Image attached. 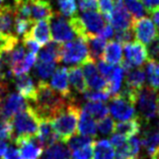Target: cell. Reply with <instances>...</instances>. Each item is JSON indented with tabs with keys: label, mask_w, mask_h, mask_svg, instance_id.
<instances>
[{
	"label": "cell",
	"mask_w": 159,
	"mask_h": 159,
	"mask_svg": "<svg viewBox=\"0 0 159 159\" xmlns=\"http://www.w3.org/2000/svg\"><path fill=\"white\" fill-rule=\"evenodd\" d=\"M8 92V86L5 81L0 80V104H1L2 99L5 98V95Z\"/></svg>",
	"instance_id": "681fc988"
},
{
	"label": "cell",
	"mask_w": 159,
	"mask_h": 159,
	"mask_svg": "<svg viewBox=\"0 0 159 159\" xmlns=\"http://www.w3.org/2000/svg\"><path fill=\"white\" fill-rule=\"evenodd\" d=\"M0 54H1V47H0Z\"/></svg>",
	"instance_id": "6f0895ef"
},
{
	"label": "cell",
	"mask_w": 159,
	"mask_h": 159,
	"mask_svg": "<svg viewBox=\"0 0 159 159\" xmlns=\"http://www.w3.org/2000/svg\"><path fill=\"white\" fill-rule=\"evenodd\" d=\"M141 130V122L137 116L133 119L122 121L115 126V132L125 136L126 138H131L138 135Z\"/></svg>",
	"instance_id": "484cf974"
},
{
	"label": "cell",
	"mask_w": 159,
	"mask_h": 159,
	"mask_svg": "<svg viewBox=\"0 0 159 159\" xmlns=\"http://www.w3.org/2000/svg\"><path fill=\"white\" fill-rule=\"evenodd\" d=\"M2 1H3V0H0V5H1V3H2Z\"/></svg>",
	"instance_id": "9f6ffc18"
},
{
	"label": "cell",
	"mask_w": 159,
	"mask_h": 159,
	"mask_svg": "<svg viewBox=\"0 0 159 159\" xmlns=\"http://www.w3.org/2000/svg\"><path fill=\"white\" fill-rule=\"evenodd\" d=\"M30 19L33 22L43 19H51L54 15V11L48 0H29Z\"/></svg>",
	"instance_id": "9a60e30c"
},
{
	"label": "cell",
	"mask_w": 159,
	"mask_h": 159,
	"mask_svg": "<svg viewBox=\"0 0 159 159\" xmlns=\"http://www.w3.org/2000/svg\"><path fill=\"white\" fill-rule=\"evenodd\" d=\"M98 36H100L102 38L106 39V40H108V39H111L112 37L115 36V33H114V28L107 22L106 25L103 26V29L102 30V32L98 34Z\"/></svg>",
	"instance_id": "c3c4849f"
},
{
	"label": "cell",
	"mask_w": 159,
	"mask_h": 159,
	"mask_svg": "<svg viewBox=\"0 0 159 159\" xmlns=\"http://www.w3.org/2000/svg\"><path fill=\"white\" fill-rule=\"evenodd\" d=\"M132 30H133L134 38L136 40L144 45H149L158 36L154 22L152 19L147 16L134 19L133 25H132Z\"/></svg>",
	"instance_id": "ba28073f"
},
{
	"label": "cell",
	"mask_w": 159,
	"mask_h": 159,
	"mask_svg": "<svg viewBox=\"0 0 159 159\" xmlns=\"http://www.w3.org/2000/svg\"><path fill=\"white\" fill-rule=\"evenodd\" d=\"M150 14L152 15L153 21H154V24L156 25L157 30H158V32H159V8L156 9V10H154V11H152V12H151Z\"/></svg>",
	"instance_id": "f907efd6"
},
{
	"label": "cell",
	"mask_w": 159,
	"mask_h": 159,
	"mask_svg": "<svg viewBox=\"0 0 159 159\" xmlns=\"http://www.w3.org/2000/svg\"><path fill=\"white\" fill-rule=\"evenodd\" d=\"M157 100H158V91H156L149 85H144L138 91L136 106L138 107L139 116L137 117L146 123L150 122L157 117Z\"/></svg>",
	"instance_id": "277c9868"
},
{
	"label": "cell",
	"mask_w": 159,
	"mask_h": 159,
	"mask_svg": "<svg viewBox=\"0 0 159 159\" xmlns=\"http://www.w3.org/2000/svg\"><path fill=\"white\" fill-rule=\"evenodd\" d=\"M52 39L57 43H67L75 40L76 34L72 30L69 21L59 12H54L53 17L50 19Z\"/></svg>",
	"instance_id": "52a82bcc"
},
{
	"label": "cell",
	"mask_w": 159,
	"mask_h": 159,
	"mask_svg": "<svg viewBox=\"0 0 159 159\" xmlns=\"http://www.w3.org/2000/svg\"><path fill=\"white\" fill-rule=\"evenodd\" d=\"M36 140L43 149L47 148L57 141H60L51 125V121L41 120Z\"/></svg>",
	"instance_id": "ac0fdd59"
},
{
	"label": "cell",
	"mask_w": 159,
	"mask_h": 159,
	"mask_svg": "<svg viewBox=\"0 0 159 159\" xmlns=\"http://www.w3.org/2000/svg\"><path fill=\"white\" fill-rule=\"evenodd\" d=\"M80 111V107L73 102L51 120V125L60 141L66 143L77 133Z\"/></svg>",
	"instance_id": "7a4b0ae2"
},
{
	"label": "cell",
	"mask_w": 159,
	"mask_h": 159,
	"mask_svg": "<svg viewBox=\"0 0 159 159\" xmlns=\"http://www.w3.org/2000/svg\"><path fill=\"white\" fill-rule=\"evenodd\" d=\"M29 104L19 93L6 94L0 104V118L10 121L14 115L25 110Z\"/></svg>",
	"instance_id": "8fae6325"
},
{
	"label": "cell",
	"mask_w": 159,
	"mask_h": 159,
	"mask_svg": "<svg viewBox=\"0 0 159 159\" xmlns=\"http://www.w3.org/2000/svg\"><path fill=\"white\" fill-rule=\"evenodd\" d=\"M13 130L11 122L0 118V141H7L12 139Z\"/></svg>",
	"instance_id": "ab89813d"
},
{
	"label": "cell",
	"mask_w": 159,
	"mask_h": 159,
	"mask_svg": "<svg viewBox=\"0 0 159 159\" xmlns=\"http://www.w3.org/2000/svg\"><path fill=\"white\" fill-rule=\"evenodd\" d=\"M88 58L90 57L88 54L86 41L83 39L77 38L75 40L62 45L61 61H63L65 64L81 65Z\"/></svg>",
	"instance_id": "5b68a950"
},
{
	"label": "cell",
	"mask_w": 159,
	"mask_h": 159,
	"mask_svg": "<svg viewBox=\"0 0 159 159\" xmlns=\"http://www.w3.org/2000/svg\"><path fill=\"white\" fill-rule=\"evenodd\" d=\"M2 159H21L20 153H19V150L16 147L10 146L7 148L5 154L3 155Z\"/></svg>",
	"instance_id": "7dc6e473"
},
{
	"label": "cell",
	"mask_w": 159,
	"mask_h": 159,
	"mask_svg": "<svg viewBox=\"0 0 159 159\" xmlns=\"http://www.w3.org/2000/svg\"><path fill=\"white\" fill-rule=\"evenodd\" d=\"M51 86L65 98H73L68 81V69L66 67H60L54 71L52 74Z\"/></svg>",
	"instance_id": "2e32d148"
},
{
	"label": "cell",
	"mask_w": 159,
	"mask_h": 159,
	"mask_svg": "<svg viewBox=\"0 0 159 159\" xmlns=\"http://www.w3.org/2000/svg\"><path fill=\"white\" fill-rule=\"evenodd\" d=\"M68 81L69 84H71V86L78 93L84 94L88 90L87 83L85 81L80 66H74L68 69Z\"/></svg>",
	"instance_id": "83f0119b"
},
{
	"label": "cell",
	"mask_w": 159,
	"mask_h": 159,
	"mask_svg": "<svg viewBox=\"0 0 159 159\" xmlns=\"http://www.w3.org/2000/svg\"><path fill=\"white\" fill-rule=\"evenodd\" d=\"M157 110H158V114H159V93H158V100H157Z\"/></svg>",
	"instance_id": "11a10c76"
},
{
	"label": "cell",
	"mask_w": 159,
	"mask_h": 159,
	"mask_svg": "<svg viewBox=\"0 0 159 159\" xmlns=\"http://www.w3.org/2000/svg\"><path fill=\"white\" fill-rule=\"evenodd\" d=\"M87 34H98L106 25V18L96 11H86L80 16Z\"/></svg>",
	"instance_id": "5bb4252c"
},
{
	"label": "cell",
	"mask_w": 159,
	"mask_h": 159,
	"mask_svg": "<svg viewBox=\"0 0 159 159\" xmlns=\"http://www.w3.org/2000/svg\"><path fill=\"white\" fill-rule=\"evenodd\" d=\"M79 8L82 12L98 9V0H78Z\"/></svg>",
	"instance_id": "ee69618b"
},
{
	"label": "cell",
	"mask_w": 159,
	"mask_h": 159,
	"mask_svg": "<svg viewBox=\"0 0 159 159\" xmlns=\"http://www.w3.org/2000/svg\"><path fill=\"white\" fill-rule=\"evenodd\" d=\"M25 36L32 38L40 46H45L46 44H48L52 39L50 20L49 19H43V20L34 22L30 32Z\"/></svg>",
	"instance_id": "4fadbf2b"
},
{
	"label": "cell",
	"mask_w": 159,
	"mask_h": 159,
	"mask_svg": "<svg viewBox=\"0 0 159 159\" xmlns=\"http://www.w3.org/2000/svg\"><path fill=\"white\" fill-rule=\"evenodd\" d=\"M93 147L94 142L82 147V148L72 151L71 156L73 159H92V156H93Z\"/></svg>",
	"instance_id": "f35d334b"
},
{
	"label": "cell",
	"mask_w": 159,
	"mask_h": 159,
	"mask_svg": "<svg viewBox=\"0 0 159 159\" xmlns=\"http://www.w3.org/2000/svg\"><path fill=\"white\" fill-rule=\"evenodd\" d=\"M5 37H7V36H3V34H2V33L0 32V41H2L3 39H4Z\"/></svg>",
	"instance_id": "db71d44e"
},
{
	"label": "cell",
	"mask_w": 159,
	"mask_h": 159,
	"mask_svg": "<svg viewBox=\"0 0 159 159\" xmlns=\"http://www.w3.org/2000/svg\"><path fill=\"white\" fill-rule=\"evenodd\" d=\"M124 5L134 19L145 16L146 10L140 0H124Z\"/></svg>",
	"instance_id": "836d02e7"
},
{
	"label": "cell",
	"mask_w": 159,
	"mask_h": 159,
	"mask_svg": "<svg viewBox=\"0 0 159 159\" xmlns=\"http://www.w3.org/2000/svg\"><path fill=\"white\" fill-rule=\"evenodd\" d=\"M14 22L15 15L13 7L9 4L0 5V32L3 36H15Z\"/></svg>",
	"instance_id": "ffe728a7"
},
{
	"label": "cell",
	"mask_w": 159,
	"mask_h": 159,
	"mask_svg": "<svg viewBox=\"0 0 159 159\" xmlns=\"http://www.w3.org/2000/svg\"><path fill=\"white\" fill-rule=\"evenodd\" d=\"M84 98L88 102H107L111 98V95L106 90H87L84 93Z\"/></svg>",
	"instance_id": "74e56055"
},
{
	"label": "cell",
	"mask_w": 159,
	"mask_h": 159,
	"mask_svg": "<svg viewBox=\"0 0 159 159\" xmlns=\"http://www.w3.org/2000/svg\"><path fill=\"white\" fill-rule=\"evenodd\" d=\"M10 122L12 125V139L14 141L18 140V139L36 137L41 120L33 107L28 106L25 110L14 115Z\"/></svg>",
	"instance_id": "3957f363"
},
{
	"label": "cell",
	"mask_w": 159,
	"mask_h": 159,
	"mask_svg": "<svg viewBox=\"0 0 159 159\" xmlns=\"http://www.w3.org/2000/svg\"><path fill=\"white\" fill-rule=\"evenodd\" d=\"M61 51L62 44L57 42L48 43L44 46L40 53H39V61L43 62H54L60 63L61 62Z\"/></svg>",
	"instance_id": "d4e9b609"
},
{
	"label": "cell",
	"mask_w": 159,
	"mask_h": 159,
	"mask_svg": "<svg viewBox=\"0 0 159 159\" xmlns=\"http://www.w3.org/2000/svg\"><path fill=\"white\" fill-rule=\"evenodd\" d=\"M80 68L82 70L85 81L87 83V86L90 87L92 90H106L107 82L98 73V67L95 65V61L90 58H88L86 61H84L80 65Z\"/></svg>",
	"instance_id": "30bf717a"
},
{
	"label": "cell",
	"mask_w": 159,
	"mask_h": 159,
	"mask_svg": "<svg viewBox=\"0 0 159 159\" xmlns=\"http://www.w3.org/2000/svg\"><path fill=\"white\" fill-rule=\"evenodd\" d=\"M115 149L108 140H100L94 142L93 156L92 159H114Z\"/></svg>",
	"instance_id": "f546056e"
},
{
	"label": "cell",
	"mask_w": 159,
	"mask_h": 159,
	"mask_svg": "<svg viewBox=\"0 0 159 159\" xmlns=\"http://www.w3.org/2000/svg\"><path fill=\"white\" fill-rule=\"evenodd\" d=\"M116 40L121 45H125L127 43L132 42V39L134 38V34L132 29L125 30H118L115 34Z\"/></svg>",
	"instance_id": "b9f144b4"
},
{
	"label": "cell",
	"mask_w": 159,
	"mask_h": 159,
	"mask_svg": "<svg viewBox=\"0 0 159 159\" xmlns=\"http://www.w3.org/2000/svg\"><path fill=\"white\" fill-rule=\"evenodd\" d=\"M77 132L80 135L89 136V137H94L96 135V132H98L95 119H93L90 115L87 114L83 110L80 111L78 125H77Z\"/></svg>",
	"instance_id": "4316f807"
},
{
	"label": "cell",
	"mask_w": 159,
	"mask_h": 159,
	"mask_svg": "<svg viewBox=\"0 0 159 159\" xmlns=\"http://www.w3.org/2000/svg\"><path fill=\"white\" fill-rule=\"evenodd\" d=\"M86 45L88 49V54L90 59L93 61H98L102 58L104 48L107 45V40L98 34H87Z\"/></svg>",
	"instance_id": "603a6c76"
},
{
	"label": "cell",
	"mask_w": 159,
	"mask_h": 159,
	"mask_svg": "<svg viewBox=\"0 0 159 159\" xmlns=\"http://www.w3.org/2000/svg\"><path fill=\"white\" fill-rule=\"evenodd\" d=\"M107 21L112 28L118 30H125L132 29L134 18L127 10L125 5L116 6L110 16L107 17Z\"/></svg>",
	"instance_id": "7c38bea8"
},
{
	"label": "cell",
	"mask_w": 159,
	"mask_h": 159,
	"mask_svg": "<svg viewBox=\"0 0 159 159\" xmlns=\"http://www.w3.org/2000/svg\"><path fill=\"white\" fill-rule=\"evenodd\" d=\"M146 73L142 67H133L126 71L125 87L133 91H139L145 85Z\"/></svg>",
	"instance_id": "7402d4cb"
},
{
	"label": "cell",
	"mask_w": 159,
	"mask_h": 159,
	"mask_svg": "<svg viewBox=\"0 0 159 159\" xmlns=\"http://www.w3.org/2000/svg\"><path fill=\"white\" fill-rule=\"evenodd\" d=\"M60 7V13L65 17L74 16L77 12V5L75 0H58Z\"/></svg>",
	"instance_id": "d590c367"
},
{
	"label": "cell",
	"mask_w": 159,
	"mask_h": 159,
	"mask_svg": "<svg viewBox=\"0 0 159 159\" xmlns=\"http://www.w3.org/2000/svg\"><path fill=\"white\" fill-rule=\"evenodd\" d=\"M114 8L115 5L112 0H98V9L99 10L100 14L106 18V20L111 15Z\"/></svg>",
	"instance_id": "60d3db41"
},
{
	"label": "cell",
	"mask_w": 159,
	"mask_h": 159,
	"mask_svg": "<svg viewBox=\"0 0 159 159\" xmlns=\"http://www.w3.org/2000/svg\"><path fill=\"white\" fill-rule=\"evenodd\" d=\"M140 141L141 145L145 147L148 154L152 156L159 149V122L144 132V135Z\"/></svg>",
	"instance_id": "cb8c5ba5"
},
{
	"label": "cell",
	"mask_w": 159,
	"mask_h": 159,
	"mask_svg": "<svg viewBox=\"0 0 159 159\" xmlns=\"http://www.w3.org/2000/svg\"><path fill=\"white\" fill-rule=\"evenodd\" d=\"M22 43H24L25 49L28 50V52L34 53V54H37L39 52V49H40V45H39L34 40H33L32 38H30L28 36L22 37Z\"/></svg>",
	"instance_id": "7bdbcfd3"
},
{
	"label": "cell",
	"mask_w": 159,
	"mask_h": 159,
	"mask_svg": "<svg viewBox=\"0 0 159 159\" xmlns=\"http://www.w3.org/2000/svg\"><path fill=\"white\" fill-rule=\"evenodd\" d=\"M151 157H152V159H159V149H158V150L156 151V152H155Z\"/></svg>",
	"instance_id": "f5cc1de1"
},
{
	"label": "cell",
	"mask_w": 159,
	"mask_h": 159,
	"mask_svg": "<svg viewBox=\"0 0 159 159\" xmlns=\"http://www.w3.org/2000/svg\"><path fill=\"white\" fill-rule=\"evenodd\" d=\"M108 111L119 121H127L136 117V102L120 91L118 94L111 96Z\"/></svg>",
	"instance_id": "8992f818"
},
{
	"label": "cell",
	"mask_w": 159,
	"mask_h": 159,
	"mask_svg": "<svg viewBox=\"0 0 159 159\" xmlns=\"http://www.w3.org/2000/svg\"><path fill=\"white\" fill-rule=\"evenodd\" d=\"M115 126L116 123L110 116H107V117L98 120V123L96 124V128L102 135H110L114 133Z\"/></svg>",
	"instance_id": "8d00e7d4"
},
{
	"label": "cell",
	"mask_w": 159,
	"mask_h": 159,
	"mask_svg": "<svg viewBox=\"0 0 159 159\" xmlns=\"http://www.w3.org/2000/svg\"><path fill=\"white\" fill-rule=\"evenodd\" d=\"M75 102V98H65L49 83L44 80H40L37 86V91L33 100V108L36 111L40 120H51L56 117L61 111L68 106L70 102Z\"/></svg>",
	"instance_id": "6da1fadb"
},
{
	"label": "cell",
	"mask_w": 159,
	"mask_h": 159,
	"mask_svg": "<svg viewBox=\"0 0 159 159\" xmlns=\"http://www.w3.org/2000/svg\"><path fill=\"white\" fill-rule=\"evenodd\" d=\"M93 142L94 141L92 140V138L89 137V136L80 135V136H73V137H71L66 143H68V147H69V149H70V151H74L76 149L82 148L84 146L91 144V143H93Z\"/></svg>",
	"instance_id": "e575fe53"
},
{
	"label": "cell",
	"mask_w": 159,
	"mask_h": 159,
	"mask_svg": "<svg viewBox=\"0 0 159 159\" xmlns=\"http://www.w3.org/2000/svg\"><path fill=\"white\" fill-rule=\"evenodd\" d=\"M36 65V74L41 80L48 79L50 76H52L56 69L57 63L54 62H43L38 61L34 63Z\"/></svg>",
	"instance_id": "d6a6232c"
},
{
	"label": "cell",
	"mask_w": 159,
	"mask_h": 159,
	"mask_svg": "<svg viewBox=\"0 0 159 159\" xmlns=\"http://www.w3.org/2000/svg\"><path fill=\"white\" fill-rule=\"evenodd\" d=\"M125 61L132 67H142L149 60L148 49L140 42H129L124 46Z\"/></svg>",
	"instance_id": "9c48e42d"
},
{
	"label": "cell",
	"mask_w": 159,
	"mask_h": 159,
	"mask_svg": "<svg viewBox=\"0 0 159 159\" xmlns=\"http://www.w3.org/2000/svg\"><path fill=\"white\" fill-rule=\"evenodd\" d=\"M14 144L17 146L21 159H38L43 151V148L36 140V137L14 140Z\"/></svg>",
	"instance_id": "e0dca14e"
},
{
	"label": "cell",
	"mask_w": 159,
	"mask_h": 159,
	"mask_svg": "<svg viewBox=\"0 0 159 159\" xmlns=\"http://www.w3.org/2000/svg\"><path fill=\"white\" fill-rule=\"evenodd\" d=\"M91 116L93 119L100 120L108 115V107L104 102H87L82 108Z\"/></svg>",
	"instance_id": "4dcf8cb0"
},
{
	"label": "cell",
	"mask_w": 159,
	"mask_h": 159,
	"mask_svg": "<svg viewBox=\"0 0 159 159\" xmlns=\"http://www.w3.org/2000/svg\"><path fill=\"white\" fill-rule=\"evenodd\" d=\"M71 151L65 142L57 141L47 148L43 149L38 159H70Z\"/></svg>",
	"instance_id": "44dd1931"
},
{
	"label": "cell",
	"mask_w": 159,
	"mask_h": 159,
	"mask_svg": "<svg viewBox=\"0 0 159 159\" xmlns=\"http://www.w3.org/2000/svg\"><path fill=\"white\" fill-rule=\"evenodd\" d=\"M140 2L144 6L146 12L148 13L159 8V0H140Z\"/></svg>",
	"instance_id": "bcb514c9"
},
{
	"label": "cell",
	"mask_w": 159,
	"mask_h": 159,
	"mask_svg": "<svg viewBox=\"0 0 159 159\" xmlns=\"http://www.w3.org/2000/svg\"><path fill=\"white\" fill-rule=\"evenodd\" d=\"M7 148H8V145L5 141H0V158L3 157V155L5 154Z\"/></svg>",
	"instance_id": "816d5d0a"
},
{
	"label": "cell",
	"mask_w": 159,
	"mask_h": 159,
	"mask_svg": "<svg viewBox=\"0 0 159 159\" xmlns=\"http://www.w3.org/2000/svg\"><path fill=\"white\" fill-rule=\"evenodd\" d=\"M146 74L148 79L149 86L159 90V62L149 59L146 63Z\"/></svg>",
	"instance_id": "1f68e13d"
},
{
	"label": "cell",
	"mask_w": 159,
	"mask_h": 159,
	"mask_svg": "<svg viewBox=\"0 0 159 159\" xmlns=\"http://www.w3.org/2000/svg\"><path fill=\"white\" fill-rule=\"evenodd\" d=\"M103 60L111 65H120L123 61V47L117 41H111L106 45Z\"/></svg>",
	"instance_id": "f1b7e54d"
},
{
	"label": "cell",
	"mask_w": 159,
	"mask_h": 159,
	"mask_svg": "<svg viewBox=\"0 0 159 159\" xmlns=\"http://www.w3.org/2000/svg\"><path fill=\"white\" fill-rule=\"evenodd\" d=\"M128 141V138H126L125 136H123L121 134H118L116 133L112 135V137L111 138V144L114 148L118 149V148H121L122 146H124L127 143Z\"/></svg>",
	"instance_id": "f6af8a7d"
},
{
	"label": "cell",
	"mask_w": 159,
	"mask_h": 159,
	"mask_svg": "<svg viewBox=\"0 0 159 159\" xmlns=\"http://www.w3.org/2000/svg\"><path fill=\"white\" fill-rule=\"evenodd\" d=\"M15 88L18 91V93L20 94L25 99H28L33 102L36 95L37 91V86L34 85V79L32 78V76L26 74H21L17 75L16 78L14 80Z\"/></svg>",
	"instance_id": "d6986e66"
}]
</instances>
